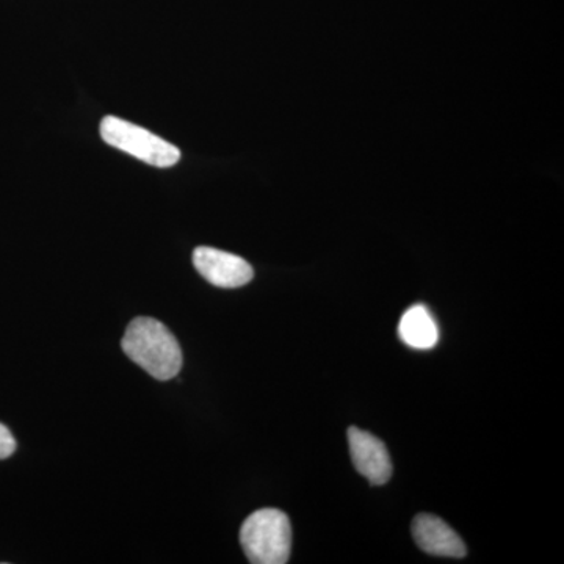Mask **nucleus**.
<instances>
[{
    "label": "nucleus",
    "mask_w": 564,
    "mask_h": 564,
    "mask_svg": "<svg viewBox=\"0 0 564 564\" xmlns=\"http://www.w3.org/2000/svg\"><path fill=\"white\" fill-rule=\"evenodd\" d=\"M193 263L204 280L221 289L242 288L254 276V270L243 258L217 248H196Z\"/></svg>",
    "instance_id": "obj_4"
},
{
    "label": "nucleus",
    "mask_w": 564,
    "mask_h": 564,
    "mask_svg": "<svg viewBox=\"0 0 564 564\" xmlns=\"http://www.w3.org/2000/svg\"><path fill=\"white\" fill-rule=\"evenodd\" d=\"M17 452V441L3 423H0V459L9 458Z\"/></svg>",
    "instance_id": "obj_8"
},
{
    "label": "nucleus",
    "mask_w": 564,
    "mask_h": 564,
    "mask_svg": "<svg viewBox=\"0 0 564 564\" xmlns=\"http://www.w3.org/2000/svg\"><path fill=\"white\" fill-rule=\"evenodd\" d=\"M413 536L419 547L430 555L463 558L467 554L459 534L437 516L419 514L413 522Z\"/></svg>",
    "instance_id": "obj_6"
},
{
    "label": "nucleus",
    "mask_w": 564,
    "mask_h": 564,
    "mask_svg": "<svg viewBox=\"0 0 564 564\" xmlns=\"http://www.w3.org/2000/svg\"><path fill=\"white\" fill-rule=\"evenodd\" d=\"M399 336L408 347L429 350L437 344L440 329L430 311L422 304H415L403 314Z\"/></svg>",
    "instance_id": "obj_7"
},
{
    "label": "nucleus",
    "mask_w": 564,
    "mask_h": 564,
    "mask_svg": "<svg viewBox=\"0 0 564 564\" xmlns=\"http://www.w3.org/2000/svg\"><path fill=\"white\" fill-rule=\"evenodd\" d=\"M240 544L252 564H284L291 558L292 527L276 508L254 511L240 529Z\"/></svg>",
    "instance_id": "obj_2"
},
{
    "label": "nucleus",
    "mask_w": 564,
    "mask_h": 564,
    "mask_svg": "<svg viewBox=\"0 0 564 564\" xmlns=\"http://www.w3.org/2000/svg\"><path fill=\"white\" fill-rule=\"evenodd\" d=\"M121 347L131 361L155 380L170 381L181 372V345L173 333L155 318H133L122 337Z\"/></svg>",
    "instance_id": "obj_1"
},
{
    "label": "nucleus",
    "mask_w": 564,
    "mask_h": 564,
    "mask_svg": "<svg viewBox=\"0 0 564 564\" xmlns=\"http://www.w3.org/2000/svg\"><path fill=\"white\" fill-rule=\"evenodd\" d=\"M348 444L356 470L372 485L388 484L392 477V462L386 445L372 433L356 426L348 430Z\"/></svg>",
    "instance_id": "obj_5"
},
{
    "label": "nucleus",
    "mask_w": 564,
    "mask_h": 564,
    "mask_svg": "<svg viewBox=\"0 0 564 564\" xmlns=\"http://www.w3.org/2000/svg\"><path fill=\"white\" fill-rule=\"evenodd\" d=\"M99 131L107 144L155 169H170L181 161L180 148L133 122L106 117Z\"/></svg>",
    "instance_id": "obj_3"
}]
</instances>
